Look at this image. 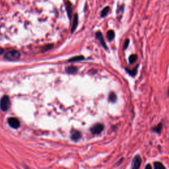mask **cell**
Returning a JSON list of instances; mask_svg holds the SVG:
<instances>
[{"mask_svg": "<svg viewBox=\"0 0 169 169\" xmlns=\"http://www.w3.org/2000/svg\"><path fill=\"white\" fill-rule=\"evenodd\" d=\"M11 102L8 96H4L0 101V108L3 111H7L10 107Z\"/></svg>", "mask_w": 169, "mask_h": 169, "instance_id": "1", "label": "cell"}, {"mask_svg": "<svg viewBox=\"0 0 169 169\" xmlns=\"http://www.w3.org/2000/svg\"><path fill=\"white\" fill-rule=\"evenodd\" d=\"M19 57H20V54L17 51L12 50L6 53L5 56V58L8 60L13 61V60H16L17 59H19Z\"/></svg>", "mask_w": 169, "mask_h": 169, "instance_id": "2", "label": "cell"}, {"mask_svg": "<svg viewBox=\"0 0 169 169\" xmlns=\"http://www.w3.org/2000/svg\"><path fill=\"white\" fill-rule=\"evenodd\" d=\"M141 162H142V159L141 157L139 155H135L132 162V169H140Z\"/></svg>", "mask_w": 169, "mask_h": 169, "instance_id": "3", "label": "cell"}, {"mask_svg": "<svg viewBox=\"0 0 169 169\" xmlns=\"http://www.w3.org/2000/svg\"><path fill=\"white\" fill-rule=\"evenodd\" d=\"M104 126L102 123H96L90 128V132L93 134H100L103 131Z\"/></svg>", "mask_w": 169, "mask_h": 169, "instance_id": "4", "label": "cell"}, {"mask_svg": "<svg viewBox=\"0 0 169 169\" xmlns=\"http://www.w3.org/2000/svg\"><path fill=\"white\" fill-rule=\"evenodd\" d=\"M8 123L10 127L14 129L19 128L20 126L19 120L16 118H13V117L10 118L8 119Z\"/></svg>", "mask_w": 169, "mask_h": 169, "instance_id": "5", "label": "cell"}, {"mask_svg": "<svg viewBox=\"0 0 169 169\" xmlns=\"http://www.w3.org/2000/svg\"><path fill=\"white\" fill-rule=\"evenodd\" d=\"M81 137V132L77 130H74L73 129L71 132V140L74 141H79Z\"/></svg>", "mask_w": 169, "mask_h": 169, "instance_id": "6", "label": "cell"}, {"mask_svg": "<svg viewBox=\"0 0 169 169\" xmlns=\"http://www.w3.org/2000/svg\"><path fill=\"white\" fill-rule=\"evenodd\" d=\"M96 38H97L99 41H100L101 44H102V46H103L106 50H107L108 49L107 46V44H106V42L104 40L103 36H102V33L101 32H97L96 33Z\"/></svg>", "mask_w": 169, "mask_h": 169, "instance_id": "7", "label": "cell"}, {"mask_svg": "<svg viewBox=\"0 0 169 169\" xmlns=\"http://www.w3.org/2000/svg\"><path fill=\"white\" fill-rule=\"evenodd\" d=\"M137 69H138V66H136L134 69H129L126 68V71L127 73H128V74L129 75H131L132 77H134L136 75L137 73Z\"/></svg>", "mask_w": 169, "mask_h": 169, "instance_id": "8", "label": "cell"}, {"mask_svg": "<svg viewBox=\"0 0 169 169\" xmlns=\"http://www.w3.org/2000/svg\"><path fill=\"white\" fill-rule=\"evenodd\" d=\"M162 127H163L162 123H159V124H157L155 127V128H153V131L155 133H157V134H160L162 129Z\"/></svg>", "mask_w": 169, "mask_h": 169, "instance_id": "9", "label": "cell"}, {"mask_svg": "<svg viewBox=\"0 0 169 169\" xmlns=\"http://www.w3.org/2000/svg\"><path fill=\"white\" fill-rule=\"evenodd\" d=\"M77 68L75 66H69L65 69V71L68 73H75L77 71Z\"/></svg>", "mask_w": 169, "mask_h": 169, "instance_id": "10", "label": "cell"}, {"mask_svg": "<svg viewBox=\"0 0 169 169\" xmlns=\"http://www.w3.org/2000/svg\"><path fill=\"white\" fill-rule=\"evenodd\" d=\"M77 23H78V17L77 15H75L73 21V25H72V28H71L72 32H74L75 29H76V27L77 26Z\"/></svg>", "mask_w": 169, "mask_h": 169, "instance_id": "11", "label": "cell"}, {"mask_svg": "<svg viewBox=\"0 0 169 169\" xmlns=\"http://www.w3.org/2000/svg\"><path fill=\"white\" fill-rule=\"evenodd\" d=\"M108 100H109L110 102H115L117 100V96L114 93V92H111L109 95V96H108Z\"/></svg>", "mask_w": 169, "mask_h": 169, "instance_id": "12", "label": "cell"}, {"mask_svg": "<svg viewBox=\"0 0 169 169\" xmlns=\"http://www.w3.org/2000/svg\"><path fill=\"white\" fill-rule=\"evenodd\" d=\"M154 169H165V167L161 162H155L153 163Z\"/></svg>", "mask_w": 169, "mask_h": 169, "instance_id": "13", "label": "cell"}, {"mask_svg": "<svg viewBox=\"0 0 169 169\" xmlns=\"http://www.w3.org/2000/svg\"><path fill=\"white\" fill-rule=\"evenodd\" d=\"M115 37V33L112 31V30H110V31H108L107 32V38L109 41H112L113 39Z\"/></svg>", "mask_w": 169, "mask_h": 169, "instance_id": "14", "label": "cell"}, {"mask_svg": "<svg viewBox=\"0 0 169 169\" xmlns=\"http://www.w3.org/2000/svg\"><path fill=\"white\" fill-rule=\"evenodd\" d=\"M137 56L135 55V54H132L129 57V64H133L135 62L137 61Z\"/></svg>", "mask_w": 169, "mask_h": 169, "instance_id": "15", "label": "cell"}, {"mask_svg": "<svg viewBox=\"0 0 169 169\" xmlns=\"http://www.w3.org/2000/svg\"><path fill=\"white\" fill-rule=\"evenodd\" d=\"M109 11H110L109 7H106L101 12V17H104L105 16H107V14L108 13V12H109Z\"/></svg>", "mask_w": 169, "mask_h": 169, "instance_id": "16", "label": "cell"}, {"mask_svg": "<svg viewBox=\"0 0 169 169\" xmlns=\"http://www.w3.org/2000/svg\"><path fill=\"white\" fill-rule=\"evenodd\" d=\"M84 58L83 56H77V57H74V58H72L70 60H69V62H78V61H81V60H83Z\"/></svg>", "mask_w": 169, "mask_h": 169, "instance_id": "17", "label": "cell"}, {"mask_svg": "<svg viewBox=\"0 0 169 169\" xmlns=\"http://www.w3.org/2000/svg\"><path fill=\"white\" fill-rule=\"evenodd\" d=\"M66 7H67V11H68V15L69 17H70L71 16V5L70 4V3L68 2L67 4V5H66Z\"/></svg>", "mask_w": 169, "mask_h": 169, "instance_id": "18", "label": "cell"}, {"mask_svg": "<svg viewBox=\"0 0 169 169\" xmlns=\"http://www.w3.org/2000/svg\"><path fill=\"white\" fill-rule=\"evenodd\" d=\"M129 44V39H126V41H125V43H124V47H123V49L126 50V48L128 47Z\"/></svg>", "mask_w": 169, "mask_h": 169, "instance_id": "19", "label": "cell"}, {"mask_svg": "<svg viewBox=\"0 0 169 169\" xmlns=\"http://www.w3.org/2000/svg\"><path fill=\"white\" fill-rule=\"evenodd\" d=\"M145 169H153V168L151 167V165L150 164H148L145 166Z\"/></svg>", "mask_w": 169, "mask_h": 169, "instance_id": "20", "label": "cell"}, {"mask_svg": "<svg viewBox=\"0 0 169 169\" xmlns=\"http://www.w3.org/2000/svg\"><path fill=\"white\" fill-rule=\"evenodd\" d=\"M123 158H122L121 159H120V161H119L118 162V163H117L118 165H120V164H121V163H122V162H123Z\"/></svg>", "mask_w": 169, "mask_h": 169, "instance_id": "21", "label": "cell"}, {"mask_svg": "<svg viewBox=\"0 0 169 169\" xmlns=\"http://www.w3.org/2000/svg\"><path fill=\"white\" fill-rule=\"evenodd\" d=\"M3 53V50L1 48H0V54H1Z\"/></svg>", "mask_w": 169, "mask_h": 169, "instance_id": "22", "label": "cell"}, {"mask_svg": "<svg viewBox=\"0 0 169 169\" xmlns=\"http://www.w3.org/2000/svg\"><path fill=\"white\" fill-rule=\"evenodd\" d=\"M168 95H169V88H168Z\"/></svg>", "mask_w": 169, "mask_h": 169, "instance_id": "23", "label": "cell"}]
</instances>
